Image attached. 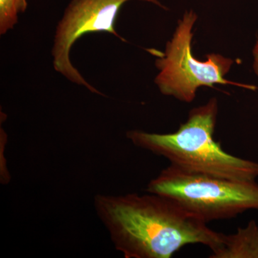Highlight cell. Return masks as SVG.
<instances>
[{"label":"cell","instance_id":"6da1fadb","mask_svg":"<svg viewBox=\"0 0 258 258\" xmlns=\"http://www.w3.org/2000/svg\"><path fill=\"white\" fill-rule=\"evenodd\" d=\"M97 216L115 248L125 258H171L188 244H203L214 250L223 233L157 194L97 195Z\"/></svg>","mask_w":258,"mask_h":258},{"label":"cell","instance_id":"7a4b0ae2","mask_svg":"<svg viewBox=\"0 0 258 258\" xmlns=\"http://www.w3.org/2000/svg\"><path fill=\"white\" fill-rule=\"evenodd\" d=\"M218 106L216 98L194 108L174 133L130 131L127 138L135 147L165 158L170 165L193 174L235 181H256L258 162L225 152L214 139Z\"/></svg>","mask_w":258,"mask_h":258},{"label":"cell","instance_id":"3957f363","mask_svg":"<svg viewBox=\"0 0 258 258\" xmlns=\"http://www.w3.org/2000/svg\"><path fill=\"white\" fill-rule=\"evenodd\" d=\"M147 190L171 199L206 223L258 210L256 181L193 174L171 165L151 180Z\"/></svg>","mask_w":258,"mask_h":258},{"label":"cell","instance_id":"277c9868","mask_svg":"<svg viewBox=\"0 0 258 258\" xmlns=\"http://www.w3.org/2000/svg\"><path fill=\"white\" fill-rule=\"evenodd\" d=\"M197 20L192 12L180 20L175 33L166 45L164 53L158 52L156 66L160 72L155 79L161 93L173 96L181 101L191 102L201 86L230 84L252 88L225 79L234 61L219 54L207 55L205 62L197 60L191 53V30Z\"/></svg>","mask_w":258,"mask_h":258},{"label":"cell","instance_id":"5b68a950","mask_svg":"<svg viewBox=\"0 0 258 258\" xmlns=\"http://www.w3.org/2000/svg\"><path fill=\"white\" fill-rule=\"evenodd\" d=\"M130 0H72L57 24L52 55L53 67L71 82L85 86L93 93L103 94L91 86L71 60L70 53L80 37L91 32H108L125 41L115 30L120 8ZM164 8L158 0H144Z\"/></svg>","mask_w":258,"mask_h":258},{"label":"cell","instance_id":"8992f818","mask_svg":"<svg viewBox=\"0 0 258 258\" xmlns=\"http://www.w3.org/2000/svg\"><path fill=\"white\" fill-rule=\"evenodd\" d=\"M211 258H258V224L250 220L230 235H222L221 244L212 251Z\"/></svg>","mask_w":258,"mask_h":258},{"label":"cell","instance_id":"52a82bcc","mask_svg":"<svg viewBox=\"0 0 258 258\" xmlns=\"http://www.w3.org/2000/svg\"><path fill=\"white\" fill-rule=\"evenodd\" d=\"M17 0H0V34L4 35L18 21Z\"/></svg>","mask_w":258,"mask_h":258},{"label":"cell","instance_id":"ba28073f","mask_svg":"<svg viewBox=\"0 0 258 258\" xmlns=\"http://www.w3.org/2000/svg\"><path fill=\"white\" fill-rule=\"evenodd\" d=\"M19 13H24L28 8V0H17Z\"/></svg>","mask_w":258,"mask_h":258},{"label":"cell","instance_id":"9c48e42d","mask_svg":"<svg viewBox=\"0 0 258 258\" xmlns=\"http://www.w3.org/2000/svg\"><path fill=\"white\" fill-rule=\"evenodd\" d=\"M253 55L254 57V69L256 74L258 76V41L256 42L255 46L254 47Z\"/></svg>","mask_w":258,"mask_h":258}]
</instances>
